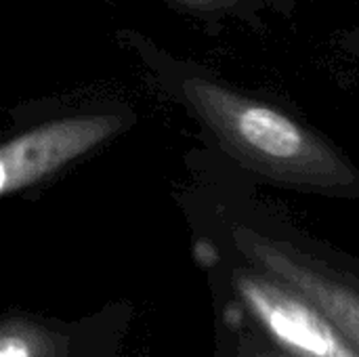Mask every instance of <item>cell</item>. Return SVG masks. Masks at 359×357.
I'll return each instance as SVG.
<instances>
[{
    "label": "cell",
    "mask_w": 359,
    "mask_h": 357,
    "mask_svg": "<svg viewBox=\"0 0 359 357\" xmlns=\"http://www.w3.org/2000/svg\"><path fill=\"white\" fill-rule=\"evenodd\" d=\"M181 90L223 149L248 170L288 189L359 196L358 168L280 107L202 76L185 78Z\"/></svg>",
    "instance_id": "obj_1"
},
{
    "label": "cell",
    "mask_w": 359,
    "mask_h": 357,
    "mask_svg": "<svg viewBox=\"0 0 359 357\" xmlns=\"http://www.w3.org/2000/svg\"><path fill=\"white\" fill-rule=\"evenodd\" d=\"M238 242L252 263H257L267 276L309 299L359 351L358 282L297 248L288 240L242 227L238 231Z\"/></svg>",
    "instance_id": "obj_2"
},
{
    "label": "cell",
    "mask_w": 359,
    "mask_h": 357,
    "mask_svg": "<svg viewBox=\"0 0 359 357\" xmlns=\"http://www.w3.org/2000/svg\"><path fill=\"white\" fill-rule=\"evenodd\" d=\"M236 288L263 330L297 357H359L341 330L303 295L267 274L242 271Z\"/></svg>",
    "instance_id": "obj_3"
},
{
    "label": "cell",
    "mask_w": 359,
    "mask_h": 357,
    "mask_svg": "<svg viewBox=\"0 0 359 357\" xmlns=\"http://www.w3.org/2000/svg\"><path fill=\"white\" fill-rule=\"evenodd\" d=\"M120 128V116H74L40 124L2 143L0 198L55 175Z\"/></svg>",
    "instance_id": "obj_4"
},
{
    "label": "cell",
    "mask_w": 359,
    "mask_h": 357,
    "mask_svg": "<svg viewBox=\"0 0 359 357\" xmlns=\"http://www.w3.org/2000/svg\"><path fill=\"white\" fill-rule=\"evenodd\" d=\"M0 357H34L32 345L15 335L0 339Z\"/></svg>",
    "instance_id": "obj_5"
},
{
    "label": "cell",
    "mask_w": 359,
    "mask_h": 357,
    "mask_svg": "<svg viewBox=\"0 0 359 357\" xmlns=\"http://www.w3.org/2000/svg\"><path fill=\"white\" fill-rule=\"evenodd\" d=\"M183 2H189V4H210V2H221V0H183Z\"/></svg>",
    "instance_id": "obj_6"
}]
</instances>
